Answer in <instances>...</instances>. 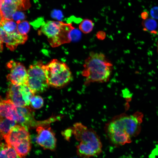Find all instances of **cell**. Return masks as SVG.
Returning <instances> with one entry per match:
<instances>
[{"label": "cell", "mask_w": 158, "mask_h": 158, "mask_svg": "<svg viewBox=\"0 0 158 158\" xmlns=\"http://www.w3.org/2000/svg\"><path fill=\"white\" fill-rule=\"evenodd\" d=\"M16 23L18 32L21 35H26L30 29L29 23L26 20H23Z\"/></svg>", "instance_id": "19"}, {"label": "cell", "mask_w": 158, "mask_h": 158, "mask_svg": "<svg viewBox=\"0 0 158 158\" xmlns=\"http://www.w3.org/2000/svg\"><path fill=\"white\" fill-rule=\"evenodd\" d=\"M26 16L24 13L20 11H16L13 14L12 20L16 21V23L24 20Z\"/></svg>", "instance_id": "22"}, {"label": "cell", "mask_w": 158, "mask_h": 158, "mask_svg": "<svg viewBox=\"0 0 158 158\" xmlns=\"http://www.w3.org/2000/svg\"><path fill=\"white\" fill-rule=\"evenodd\" d=\"M0 10L5 20H12V15L18 7L13 0H4Z\"/></svg>", "instance_id": "12"}, {"label": "cell", "mask_w": 158, "mask_h": 158, "mask_svg": "<svg viewBox=\"0 0 158 158\" xmlns=\"http://www.w3.org/2000/svg\"><path fill=\"white\" fill-rule=\"evenodd\" d=\"M34 95L26 84L18 85L11 84L6 93V99L15 105L20 107H28Z\"/></svg>", "instance_id": "8"}, {"label": "cell", "mask_w": 158, "mask_h": 158, "mask_svg": "<svg viewBox=\"0 0 158 158\" xmlns=\"http://www.w3.org/2000/svg\"><path fill=\"white\" fill-rule=\"evenodd\" d=\"M152 18L154 19H158V7L155 6L152 8L150 11Z\"/></svg>", "instance_id": "23"}, {"label": "cell", "mask_w": 158, "mask_h": 158, "mask_svg": "<svg viewBox=\"0 0 158 158\" xmlns=\"http://www.w3.org/2000/svg\"><path fill=\"white\" fill-rule=\"evenodd\" d=\"M3 42L0 38V52H1L3 50Z\"/></svg>", "instance_id": "28"}, {"label": "cell", "mask_w": 158, "mask_h": 158, "mask_svg": "<svg viewBox=\"0 0 158 158\" xmlns=\"http://www.w3.org/2000/svg\"><path fill=\"white\" fill-rule=\"evenodd\" d=\"M71 37L72 40H78L80 37V33L78 31L74 29L71 32Z\"/></svg>", "instance_id": "24"}, {"label": "cell", "mask_w": 158, "mask_h": 158, "mask_svg": "<svg viewBox=\"0 0 158 158\" xmlns=\"http://www.w3.org/2000/svg\"><path fill=\"white\" fill-rule=\"evenodd\" d=\"M82 72L85 78V84L93 82H104L110 76L112 64L103 54L90 52L85 60Z\"/></svg>", "instance_id": "1"}, {"label": "cell", "mask_w": 158, "mask_h": 158, "mask_svg": "<svg viewBox=\"0 0 158 158\" xmlns=\"http://www.w3.org/2000/svg\"><path fill=\"white\" fill-rule=\"evenodd\" d=\"M44 68L42 62L39 61L31 65L27 70L26 84L34 95L43 92L49 87Z\"/></svg>", "instance_id": "6"}, {"label": "cell", "mask_w": 158, "mask_h": 158, "mask_svg": "<svg viewBox=\"0 0 158 158\" xmlns=\"http://www.w3.org/2000/svg\"><path fill=\"white\" fill-rule=\"evenodd\" d=\"M4 139L21 156H26L30 150V138L28 129L21 125L16 124L12 127Z\"/></svg>", "instance_id": "5"}, {"label": "cell", "mask_w": 158, "mask_h": 158, "mask_svg": "<svg viewBox=\"0 0 158 158\" xmlns=\"http://www.w3.org/2000/svg\"><path fill=\"white\" fill-rule=\"evenodd\" d=\"M18 7V10L23 11L28 8L30 6L29 0H13Z\"/></svg>", "instance_id": "21"}, {"label": "cell", "mask_w": 158, "mask_h": 158, "mask_svg": "<svg viewBox=\"0 0 158 158\" xmlns=\"http://www.w3.org/2000/svg\"><path fill=\"white\" fill-rule=\"evenodd\" d=\"M93 27L94 23L92 21L88 19L83 20L79 26L80 30L85 34L90 32L92 30Z\"/></svg>", "instance_id": "17"}, {"label": "cell", "mask_w": 158, "mask_h": 158, "mask_svg": "<svg viewBox=\"0 0 158 158\" xmlns=\"http://www.w3.org/2000/svg\"><path fill=\"white\" fill-rule=\"evenodd\" d=\"M157 51H158V42L157 43Z\"/></svg>", "instance_id": "30"}, {"label": "cell", "mask_w": 158, "mask_h": 158, "mask_svg": "<svg viewBox=\"0 0 158 158\" xmlns=\"http://www.w3.org/2000/svg\"></svg>", "instance_id": "31"}, {"label": "cell", "mask_w": 158, "mask_h": 158, "mask_svg": "<svg viewBox=\"0 0 158 158\" xmlns=\"http://www.w3.org/2000/svg\"><path fill=\"white\" fill-rule=\"evenodd\" d=\"M74 29L71 24L48 21L42 25L39 34L45 35L51 46L54 47L70 42L71 32Z\"/></svg>", "instance_id": "2"}, {"label": "cell", "mask_w": 158, "mask_h": 158, "mask_svg": "<svg viewBox=\"0 0 158 158\" xmlns=\"http://www.w3.org/2000/svg\"><path fill=\"white\" fill-rule=\"evenodd\" d=\"M36 142L44 149L54 150L56 140L50 128L39 126L36 129Z\"/></svg>", "instance_id": "10"}, {"label": "cell", "mask_w": 158, "mask_h": 158, "mask_svg": "<svg viewBox=\"0 0 158 158\" xmlns=\"http://www.w3.org/2000/svg\"><path fill=\"white\" fill-rule=\"evenodd\" d=\"M2 26L8 33H13L18 30L17 24L13 20H5L2 23Z\"/></svg>", "instance_id": "18"}, {"label": "cell", "mask_w": 158, "mask_h": 158, "mask_svg": "<svg viewBox=\"0 0 158 158\" xmlns=\"http://www.w3.org/2000/svg\"><path fill=\"white\" fill-rule=\"evenodd\" d=\"M0 158H25L20 156L11 146L0 142Z\"/></svg>", "instance_id": "13"}, {"label": "cell", "mask_w": 158, "mask_h": 158, "mask_svg": "<svg viewBox=\"0 0 158 158\" xmlns=\"http://www.w3.org/2000/svg\"><path fill=\"white\" fill-rule=\"evenodd\" d=\"M44 101L42 98L38 95H33L30 100V104L34 109H39L43 105Z\"/></svg>", "instance_id": "20"}, {"label": "cell", "mask_w": 158, "mask_h": 158, "mask_svg": "<svg viewBox=\"0 0 158 158\" xmlns=\"http://www.w3.org/2000/svg\"><path fill=\"white\" fill-rule=\"evenodd\" d=\"M142 25L145 31L151 32L155 31L157 27V24L154 19L148 18L142 22Z\"/></svg>", "instance_id": "16"}, {"label": "cell", "mask_w": 158, "mask_h": 158, "mask_svg": "<svg viewBox=\"0 0 158 158\" xmlns=\"http://www.w3.org/2000/svg\"><path fill=\"white\" fill-rule=\"evenodd\" d=\"M75 139L93 148L98 154L102 151V144L96 133L80 123H75L72 129Z\"/></svg>", "instance_id": "7"}, {"label": "cell", "mask_w": 158, "mask_h": 158, "mask_svg": "<svg viewBox=\"0 0 158 158\" xmlns=\"http://www.w3.org/2000/svg\"><path fill=\"white\" fill-rule=\"evenodd\" d=\"M4 0H0V8Z\"/></svg>", "instance_id": "29"}, {"label": "cell", "mask_w": 158, "mask_h": 158, "mask_svg": "<svg viewBox=\"0 0 158 158\" xmlns=\"http://www.w3.org/2000/svg\"><path fill=\"white\" fill-rule=\"evenodd\" d=\"M72 133V129H69L67 130L64 133L63 135L65 137V138L67 140H69L70 137L71 136V135Z\"/></svg>", "instance_id": "25"}, {"label": "cell", "mask_w": 158, "mask_h": 158, "mask_svg": "<svg viewBox=\"0 0 158 158\" xmlns=\"http://www.w3.org/2000/svg\"><path fill=\"white\" fill-rule=\"evenodd\" d=\"M0 38L6 46L11 51L15 50L19 45L24 44L27 40L28 36L20 34L17 30L8 33L4 30L0 24Z\"/></svg>", "instance_id": "11"}, {"label": "cell", "mask_w": 158, "mask_h": 158, "mask_svg": "<svg viewBox=\"0 0 158 158\" xmlns=\"http://www.w3.org/2000/svg\"><path fill=\"white\" fill-rule=\"evenodd\" d=\"M4 20H5L2 15V14L0 10V24L2 25V23L4 21Z\"/></svg>", "instance_id": "27"}, {"label": "cell", "mask_w": 158, "mask_h": 158, "mask_svg": "<svg viewBox=\"0 0 158 158\" xmlns=\"http://www.w3.org/2000/svg\"><path fill=\"white\" fill-rule=\"evenodd\" d=\"M10 70L7 76V78L11 84L15 85L27 84V71L21 63L11 61L7 64Z\"/></svg>", "instance_id": "9"}, {"label": "cell", "mask_w": 158, "mask_h": 158, "mask_svg": "<svg viewBox=\"0 0 158 158\" xmlns=\"http://www.w3.org/2000/svg\"><path fill=\"white\" fill-rule=\"evenodd\" d=\"M148 14L147 11H144L142 12L141 14V17L143 20L148 18Z\"/></svg>", "instance_id": "26"}, {"label": "cell", "mask_w": 158, "mask_h": 158, "mask_svg": "<svg viewBox=\"0 0 158 158\" xmlns=\"http://www.w3.org/2000/svg\"><path fill=\"white\" fill-rule=\"evenodd\" d=\"M16 123L15 121L0 116V141L4 139V136Z\"/></svg>", "instance_id": "14"}, {"label": "cell", "mask_w": 158, "mask_h": 158, "mask_svg": "<svg viewBox=\"0 0 158 158\" xmlns=\"http://www.w3.org/2000/svg\"><path fill=\"white\" fill-rule=\"evenodd\" d=\"M142 116L139 112L121 116L111 121L109 126L110 130L116 133L128 135L131 137H135L140 132Z\"/></svg>", "instance_id": "3"}, {"label": "cell", "mask_w": 158, "mask_h": 158, "mask_svg": "<svg viewBox=\"0 0 158 158\" xmlns=\"http://www.w3.org/2000/svg\"><path fill=\"white\" fill-rule=\"evenodd\" d=\"M44 70L49 85L54 87H63L72 78L71 73L67 65L56 59L45 65Z\"/></svg>", "instance_id": "4"}, {"label": "cell", "mask_w": 158, "mask_h": 158, "mask_svg": "<svg viewBox=\"0 0 158 158\" xmlns=\"http://www.w3.org/2000/svg\"><path fill=\"white\" fill-rule=\"evenodd\" d=\"M77 148L78 154L82 157L87 158L98 155L93 148L81 142L77 146Z\"/></svg>", "instance_id": "15"}]
</instances>
